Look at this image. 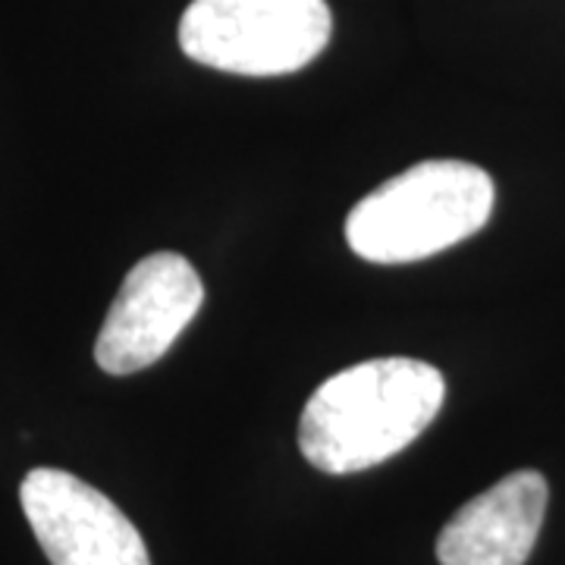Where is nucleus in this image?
I'll use <instances>...</instances> for the list:
<instances>
[{"instance_id":"f257e3e1","label":"nucleus","mask_w":565,"mask_h":565,"mask_svg":"<svg viewBox=\"0 0 565 565\" xmlns=\"http://www.w3.org/2000/svg\"><path fill=\"white\" fill-rule=\"evenodd\" d=\"M446 399L444 374L418 359H371L323 381L299 418V449L323 475H355L418 440Z\"/></svg>"},{"instance_id":"f03ea898","label":"nucleus","mask_w":565,"mask_h":565,"mask_svg":"<svg viewBox=\"0 0 565 565\" xmlns=\"http://www.w3.org/2000/svg\"><path fill=\"white\" fill-rule=\"evenodd\" d=\"M493 199V180L478 163L422 161L349 211L345 239L371 264L422 262L475 236Z\"/></svg>"},{"instance_id":"7ed1b4c3","label":"nucleus","mask_w":565,"mask_h":565,"mask_svg":"<svg viewBox=\"0 0 565 565\" xmlns=\"http://www.w3.org/2000/svg\"><path fill=\"white\" fill-rule=\"evenodd\" d=\"M333 32L327 0H192L180 20L189 61L236 76H289Z\"/></svg>"},{"instance_id":"20e7f679","label":"nucleus","mask_w":565,"mask_h":565,"mask_svg":"<svg viewBox=\"0 0 565 565\" xmlns=\"http://www.w3.org/2000/svg\"><path fill=\"white\" fill-rule=\"evenodd\" d=\"M204 302L199 270L177 252L141 258L104 318L95 362L114 377L145 371L167 355Z\"/></svg>"},{"instance_id":"39448f33","label":"nucleus","mask_w":565,"mask_h":565,"mask_svg":"<svg viewBox=\"0 0 565 565\" xmlns=\"http://www.w3.org/2000/svg\"><path fill=\"white\" fill-rule=\"evenodd\" d=\"M20 503L51 565H151L139 527L120 505L70 471H29Z\"/></svg>"},{"instance_id":"423d86ee","label":"nucleus","mask_w":565,"mask_h":565,"mask_svg":"<svg viewBox=\"0 0 565 565\" xmlns=\"http://www.w3.org/2000/svg\"><path fill=\"white\" fill-rule=\"evenodd\" d=\"M550 487L541 471H512L478 493L437 537L440 565H525L544 525Z\"/></svg>"}]
</instances>
